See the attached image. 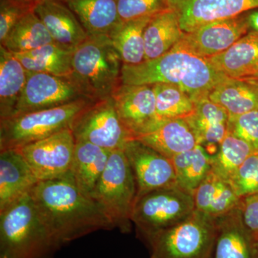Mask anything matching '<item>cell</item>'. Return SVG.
I'll return each mask as SVG.
<instances>
[{"label": "cell", "instance_id": "1", "mask_svg": "<svg viewBox=\"0 0 258 258\" xmlns=\"http://www.w3.org/2000/svg\"><path fill=\"white\" fill-rule=\"evenodd\" d=\"M30 195L61 247L96 231L115 229L101 207L80 189L71 171L39 181Z\"/></svg>", "mask_w": 258, "mask_h": 258}, {"label": "cell", "instance_id": "2", "mask_svg": "<svg viewBox=\"0 0 258 258\" xmlns=\"http://www.w3.org/2000/svg\"><path fill=\"white\" fill-rule=\"evenodd\" d=\"M226 78L207 59L174 48L153 60L137 64H123L121 71V84L175 85L195 103L208 97Z\"/></svg>", "mask_w": 258, "mask_h": 258}, {"label": "cell", "instance_id": "3", "mask_svg": "<svg viewBox=\"0 0 258 258\" xmlns=\"http://www.w3.org/2000/svg\"><path fill=\"white\" fill-rule=\"evenodd\" d=\"M60 247L30 193L0 212V258H51Z\"/></svg>", "mask_w": 258, "mask_h": 258}, {"label": "cell", "instance_id": "4", "mask_svg": "<svg viewBox=\"0 0 258 258\" xmlns=\"http://www.w3.org/2000/svg\"><path fill=\"white\" fill-rule=\"evenodd\" d=\"M123 64L109 37H89L75 50L70 76L86 98L102 101L121 85Z\"/></svg>", "mask_w": 258, "mask_h": 258}, {"label": "cell", "instance_id": "5", "mask_svg": "<svg viewBox=\"0 0 258 258\" xmlns=\"http://www.w3.org/2000/svg\"><path fill=\"white\" fill-rule=\"evenodd\" d=\"M91 198L114 228L126 233L137 198V186L128 159L122 149L112 151L108 164L93 190Z\"/></svg>", "mask_w": 258, "mask_h": 258}, {"label": "cell", "instance_id": "6", "mask_svg": "<svg viewBox=\"0 0 258 258\" xmlns=\"http://www.w3.org/2000/svg\"><path fill=\"white\" fill-rule=\"evenodd\" d=\"M92 102L80 100L50 109L0 119V151L19 149L71 128L75 118Z\"/></svg>", "mask_w": 258, "mask_h": 258}, {"label": "cell", "instance_id": "7", "mask_svg": "<svg viewBox=\"0 0 258 258\" xmlns=\"http://www.w3.org/2000/svg\"><path fill=\"white\" fill-rule=\"evenodd\" d=\"M216 235L215 217L195 210L186 220L148 241L151 258H209Z\"/></svg>", "mask_w": 258, "mask_h": 258}, {"label": "cell", "instance_id": "8", "mask_svg": "<svg viewBox=\"0 0 258 258\" xmlns=\"http://www.w3.org/2000/svg\"><path fill=\"white\" fill-rule=\"evenodd\" d=\"M195 210L193 195L176 185L137 198L132 221L147 242L161 231L186 220Z\"/></svg>", "mask_w": 258, "mask_h": 258}, {"label": "cell", "instance_id": "9", "mask_svg": "<svg viewBox=\"0 0 258 258\" xmlns=\"http://www.w3.org/2000/svg\"><path fill=\"white\" fill-rule=\"evenodd\" d=\"M70 128L76 142H90L111 152L123 150L133 139L120 119L113 97L90 103Z\"/></svg>", "mask_w": 258, "mask_h": 258}, {"label": "cell", "instance_id": "10", "mask_svg": "<svg viewBox=\"0 0 258 258\" xmlns=\"http://www.w3.org/2000/svg\"><path fill=\"white\" fill-rule=\"evenodd\" d=\"M76 142L71 129L19 148L38 181L55 179L71 170Z\"/></svg>", "mask_w": 258, "mask_h": 258}, {"label": "cell", "instance_id": "11", "mask_svg": "<svg viewBox=\"0 0 258 258\" xmlns=\"http://www.w3.org/2000/svg\"><path fill=\"white\" fill-rule=\"evenodd\" d=\"M83 99L88 98L71 76L28 71L26 84L13 115L50 109Z\"/></svg>", "mask_w": 258, "mask_h": 258}, {"label": "cell", "instance_id": "12", "mask_svg": "<svg viewBox=\"0 0 258 258\" xmlns=\"http://www.w3.org/2000/svg\"><path fill=\"white\" fill-rule=\"evenodd\" d=\"M249 30L247 13H245L205 24L192 32L185 33L173 48L209 58L230 48Z\"/></svg>", "mask_w": 258, "mask_h": 258}, {"label": "cell", "instance_id": "13", "mask_svg": "<svg viewBox=\"0 0 258 258\" xmlns=\"http://www.w3.org/2000/svg\"><path fill=\"white\" fill-rule=\"evenodd\" d=\"M112 97L120 119L133 139L154 132L164 122L157 114L151 85L121 84Z\"/></svg>", "mask_w": 258, "mask_h": 258}, {"label": "cell", "instance_id": "14", "mask_svg": "<svg viewBox=\"0 0 258 258\" xmlns=\"http://www.w3.org/2000/svg\"><path fill=\"white\" fill-rule=\"evenodd\" d=\"M123 152L137 183V198L154 190L177 185L171 159L137 139L127 142Z\"/></svg>", "mask_w": 258, "mask_h": 258}, {"label": "cell", "instance_id": "15", "mask_svg": "<svg viewBox=\"0 0 258 258\" xmlns=\"http://www.w3.org/2000/svg\"><path fill=\"white\" fill-rule=\"evenodd\" d=\"M179 17L180 26L191 32L205 24L233 18L258 9V0H169Z\"/></svg>", "mask_w": 258, "mask_h": 258}, {"label": "cell", "instance_id": "16", "mask_svg": "<svg viewBox=\"0 0 258 258\" xmlns=\"http://www.w3.org/2000/svg\"><path fill=\"white\" fill-rule=\"evenodd\" d=\"M38 182L18 149L0 151V212L30 194Z\"/></svg>", "mask_w": 258, "mask_h": 258}, {"label": "cell", "instance_id": "17", "mask_svg": "<svg viewBox=\"0 0 258 258\" xmlns=\"http://www.w3.org/2000/svg\"><path fill=\"white\" fill-rule=\"evenodd\" d=\"M215 218L216 235L209 258H256L255 242L244 227L239 206Z\"/></svg>", "mask_w": 258, "mask_h": 258}, {"label": "cell", "instance_id": "18", "mask_svg": "<svg viewBox=\"0 0 258 258\" xmlns=\"http://www.w3.org/2000/svg\"><path fill=\"white\" fill-rule=\"evenodd\" d=\"M34 12L58 45L76 49L89 37L76 15L60 0H43Z\"/></svg>", "mask_w": 258, "mask_h": 258}, {"label": "cell", "instance_id": "19", "mask_svg": "<svg viewBox=\"0 0 258 258\" xmlns=\"http://www.w3.org/2000/svg\"><path fill=\"white\" fill-rule=\"evenodd\" d=\"M205 59L228 78L256 76L258 74V32L249 30L230 48Z\"/></svg>", "mask_w": 258, "mask_h": 258}, {"label": "cell", "instance_id": "20", "mask_svg": "<svg viewBox=\"0 0 258 258\" xmlns=\"http://www.w3.org/2000/svg\"><path fill=\"white\" fill-rule=\"evenodd\" d=\"M60 1L76 15L89 37H109L122 23L116 0Z\"/></svg>", "mask_w": 258, "mask_h": 258}, {"label": "cell", "instance_id": "21", "mask_svg": "<svg viewBox=\"0 0 258 258\" xmlns=\"http://www.w3.org/2000/svg\"><path fill=\"white\" fill-rule=\"evenodd\" d=\"M208 98L227 111L230 117L258 110V78H226Z\"/></svg>", "mask_w": 258, "mask_h": 258}, {"label": "cell", "instance_id": "22", "mask_svg": "<svg viewBox=\"0 0 258 258\" xmlns=\"http://www.w3.org/2000/svg\"><path fill=\"white\" fill-rule=\"evenodd\" d=\"M135 139L170 159L199 144L193 129L185 118L166 120L154 132Z\"/></svg>", "mask_w": 258, "mask_h": 258}, {"label": "cell", "instance_id": "23", "mask_svg": "<svg viewBox=\"0 0 258 258\" xmlns=\"http://www.w3.org/2000/svg\"><path fill=\"white\" fill-rule=\"evenodd\" d=\"M184 34L174 10L169 8L153 15L144 31V60L164 55L175 46Z\"/></svg>", "mask_w": 258, "mask_h": 258}, {"label": "cell", "instance_id": "24", "mask_svg": "<svg viewBox=\"0 0 258 258\" xmlns=\"http://www.w3.org/2000/svg\"><path fill=\"white\" fill-rule=\"evenodd\" d=\"M230 115L225 108L208 97L196 103L192 114L185 118L193 129L199 144L219 146L228 131Z\"/></svg>", "mask_w": 258, "mask_h": 258}, {"label": "cell", "instance_id": "25", "mask_svg": "<svg viewBox=\"0 0 258 258\" xmlns=\"http://www.w3.org/2000/svg\"><path fill=\"white\" fill-rule=\"evenodd\" d=\"M111 152L90 142H76L71 171L80 189L91 198L106 168Z\"/></svg>", "mask_w": 258, "mask_h": 258}, {"label": "cell", "instance_id": "26", "mask_svg": "<svg viewBox=\"0 0 258 258\" xmlns=\"http://www.w3.org/2000/svg\"><path fill=\"white\" fill-rule=\"evenodd\" d=\"M193 197L196 210L212 217L237 208L240 202L230 181L212 171L194 192Z\"/></svg>", "mask_w": 258, "mask_h": 258}, {"label": "cell", "instance_id": "27", "mask_svg": "<svg viewBox=\"0 0 258 258\" xmlns=\"http://www.w3.org/2000/svg\"><path fill=\"white\" fill-rule=\"evenodd\" d=\"M28 76L14 54L0 45V119L14 114Z\"/></svg>", "mask_w": 258, "mask_h": 258}, {"label": "cell", "instance_id": "28", "mask_svg": "<svg viewBox=\"0 0 258 258\" xmlns=\"http://www.w3.org/2000/svg\"><path fill=\"white\" fill-rule=\"evenodd\" d=\"M75 50L52 42L29 52L13 54L29 72L70 76Z\"/></svg>", "mask_w": 258, "mask_h": 258}, {"label": "cell", "instance_id": "29", "mask_svg": "<svg viewBox=\"0 0 258 258\" xmlns=\"http://www.w3.org/2000/svg\"><path fill=\"white\" fill-rule=\"evenodd\" d=\"M171 161L177 186L192 195L212 171V156L201 144L175 156Z\"/></svg>", "mask_w": 258, "mask_h": 258}, {"label": "cell", "instance_id": "30", "mask_svg": "<svg viewBox=\"0 0 258 258\" xmlns=\"http://www.w3.org/2000/svg\"><path fill=\"white\" fill-rule=\"evenodd\" d=\"M152 16L122 22L110 35L123 64H137L144 61V31Z\"/></svg>", "mask_w": 258, "mask_h": 258}, {"label": "cell", "instance_id": "31", "mask_svg": "<svg viewBox=\"0 0 258 258\" xmlns=\"http://www.w3.org/2000/svg\"><path fill=\"white\" fill-rule=\"evenodd\" d=\"M52 42L50 32L32 10L17 23L1 45L13 53H22Z\"/></svg>", "mask_w": 258, "mask_h": 258}, {"label": "cell", "instance_id": "32", "mask_svg": "<svg viewBox=\"0 0 258 258\" xmlns=\"http://www.w3.org/2000/svg\"><path fill=\"white\" fill-rule=\"evenodd\" d=\"M252 147L233 134H226L212 156V171L222 179L231 181L247 158L254 154Z\"/></svg>", "mask_w": 258, "mask_h": 258}, {"label": "cell", "instance_id": "33", "mask_svg": "<svg viewBox=\"0 0 258 258\" xmlns=\"http://www.w3.org/2000/svg\"><path fill=\"white\" fill-rule=\"evenodd\" d=\"M152 86L155 94L157 114L163 121L186 118L195 112L196 103L179 86L167 83Z\"/></svg>", "mask_w": 258, "mask_h": 258}, {"label": "cell", "instance_id": "34", "mask_svg": "<svg viewBox=\"0 0 258 258\" xmlns=\"http://www.w3.org/2000/svg\"><path fill=\"white\" fill-rule=\"evenodd\" d=\"M230 182L240 199L258 192V152L247 158Z\"/></svg>", "mask_w": 258, "mask_h": 258}, {"label": "cell", "instance_id": "35", "mask_svg": "<svg viewBox=\"0 0 258 258\" xmlns=\"http://www.w3.org/2000/svg\"><path fill=\"white\" fill-rule=\"evenodd\" d=\"M121 22L152 16L169 8V0H116Z\"/></svg>", "mask_w": 258, "mask_h": 258}, {"label": "cell", "instance_id": "36", "mask_svg": "<svg viewBox=\"0 0 258 258\" xmlns=\"http://www.w3.org/2000/svg\"><path fill=\"white\" fill-rule=\"evenodd\" d=\"M258 152V110L229 118L228 131Z\"/></svg>", "mask_w": 258, "mask_h": 258}, {"label": "cell", "instance_id": "37", "mask_svg": "<svg viewBox=\"0 0 258 258\" xmlns=\"http://www.w3.org/2000/svg\"><path fill=\"white\" fill-rule=\"evenodd\" d=\"M34 8L19 0H0V44L17 23Z\"/></svg>", "mask_w": 258, "mask_h": 258}, {"label": "cell", "instance_id": "38", "mask_svg": "<svg viewBox=\"0 0 258 258\" xmlns=\"http://www.w3.org/2000/svg\"><path fill=\"white\" fill-rule=\"evenodd\" d=\"M239 209L244 227L256 243L258 240V192L241 198Z\"/></svg>", "mask_w": 258, "mask_h": 258}, {"label": "cell", "instance_id": "39", "mask_svg": "<svg viewBox=\"0 0 258 258\" xmlns=\"http://www.w3.org/2000/svg\"><path fill=\"white\" fill-rule=\"evenodd\" d=\"M247 20L250 30L258 32V9L247 12Z\"/></svg>", "mask_w": 258, "mask_h": 258}, {"label": "cell", "instance_id": "40", "mask_svg": "<svg viewBox=\"0 0 258 258\" xmlns=\"http://www.w3.org/2000/svg\"><path fill=\"white\" fill-rule=\"evenodd\" d=\"M19 1L23 2V3H26V4L29 5H31V6L35 8L36 5L38 4L40 2L43 1V0H19Z\"/></svg>", "mask_w": 258, "mask_h": 258}, {"label": "cell", "instance_id": "41", "mask_svg": "<svg viewBox=\"0 0 258 258\" xmlns=\"http://www.w3.org/2000/svg\"><path fill=\"white\" fill-rule=\"evenodd\" d=\"M255 255L256 258H258V240L255 243Z\"/></svg>", "mask_w": 258, "mask_h": 258}, {"label": "cell", "instance_id": "42", "mask_svg": "<svg viewBox=\"0 0 258 258\" xmlns=\"http://www.w3.org/2000/svg\"><path fill=\"white\" fill-rule=\"evenodd\" d=\"M254 77H257L258 78V74L256 75V76H254Z\"/></svg>", "mask_w": 258, "mask_h": 258}]
</instances>
